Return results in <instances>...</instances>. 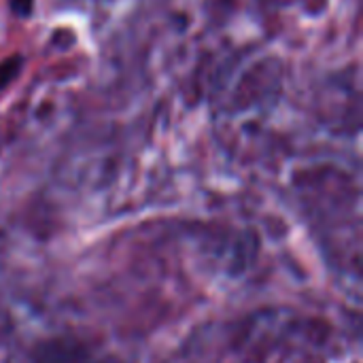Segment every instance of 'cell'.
Returning <instances> with one entry per match:
<instances>
[{
    "label": "cell",
    "mask_w": 363,
    "mask_h": 363,
    "mask_svg": "<svg viewBox=\"0 0 363 363\" xmlns=\"http://www.w3.org/2000/svg\"><path fill=\"white\" fill-rule=\"evenodd\" d=\"M23 70V57L21 55H9L0 62V91L6 89Z\"/></svg>",
    "instance_id": "obj_1"
},
{
    "label": "cell",
    "mask_w": 363,
    "mask_h": 363,
    "mask_svg": "<svg viewBox=\"0 0 363 363\" xmlns=\"http://www.w3.org/2000/svg\"><path fill=\"white\" fill-rule=\"evenodd\" d=\"M9 6H11V11H13L15 15L28 17V15L32 13V9H34V0H11Z\"/></svg>",
    "instance_id": "obj_2"
}]
</instances>
